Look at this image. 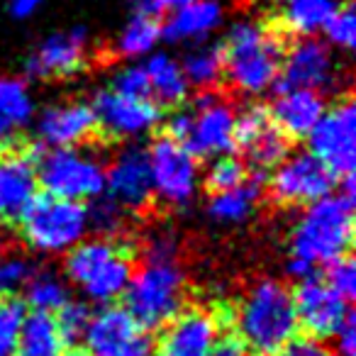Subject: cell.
Here are the masks:
<instances>
[{"label":"cell","mask_w":356,"mask_h":356,"mask_svg":"<svg viewBox=\"0 0 356 356\" xmlns=\"http://www.w3.org/2000/svg\"><path fill=\"white\" fill-rule=\"evenodd\" d=\"M144 259L147 261H176L178 259V237L171 229H156L149 234L144 244Z\"/></svg>","instance_id":"60d3db41"},{"label":"cell","mask_w":356,"mask_h":356,"mask_svg":"<svg viewBox=\"0 0 356 356\" xmlns=\"http://www.w3.org/2000/svg\"><path fill=\"white\" fill-rule=\"evenodd\" d=\"M325 113V95L305 88H276V98L268 108L273 127L288 139L307 137Z\"/></svg>","instance_id":"ffe728a7"},{"label":"cell","mask_w":356,"mask_h":356,"mask_svg":"<svg viewBox=\"0 0 356 356\" xmlns=\"http://www.w3.org/2000/svg\"><path fill=\"white\" fill-rule=\"evenodd\" d=\"M225 79L237 93L259 98L276 88L283 64L281 37L254 20L234 22L225 37Z\"/></svg>","instance_id":"7a4b0ae2"},{"label":"cell","mask_w":356,"mask_h":356,"mask_svg":"<svg viewBox=\"0 0 356 356\" xmlns=\"http://www.w3.org/2000/svg\"><path fill=\"white\" fill-rule=\"evenodd\" d=\"M142 66L147 71L149 98L156 105L176 108V105H184L188 100L191 86L186 81V74L178 59H173L166 51H154L152 56H147Z\"/></svg>","instance_id":"603a6c76"},{"label":"cell","mask_w":356,"mask_h":356,"mask_svg":"<svg viewBox=\"0 0 356 356\" xmlns=\"http://www.w3.org/2000/svg\"><path fill=\"white\" fill-rule=\"evenodd\" d=\"M110 90L127 98H149V81L147 71L142 64H127L122 69L115 71L113 81H110Z\"/></svg>","instance_id":"ab89813d"},{"label":"cell","mask_w":356,"mask_h":356,"mask_svg":"<svg viewBox=\"0 0 356 356\" xmlns=\"http://www.w3.org/2000/svg\"><path fill=\"white\" fill-rule=\"evenodd\" d=\"M339 178L310 152L288 154L271 173V195L286 208H307L334 193Z\"/></svg>","instance_id":"9c48e42d"},{"label":"cell","mask_w":356,"mask_h":356,"mask_svg":"<svg viewBox=\"0 0 356 356\" xmlns=\"http://www.w3.org/2000/svg\"><path fill=\"white\" fill-rule=\"evenodd\" d=\"M105 195L124 213H142L154 198L149 152L139 144H127L105 168Z\"/></svg>","instance_id":"9a60e30c"},{"label":"cell","mask_w":356,"mask_h":356,"mask_svg":"<svg viewBox=\"0 0 356 356\" xmlns=\"http://www.w3.org/2000/svg\"><path fill=\"white\" fill-rule=\"evenodd\" d=\"M64 271L93 302L110 305L120 300L134 273L129 252L115 239H83L66 254Z\"/></svg>","instance_id":"277c9868"},{"label":"cell","mask_w":356,"mask_h":356,"mask_svg":"<svg viewBox=\"0 0 356 356\" xmlns=\"http://www.w3.org/2000/svg\"><path fill=\"white\" fill-rule=\"evenodd\" d=\"M325 37L337 49H354L356 44V15L351 6H339V10L332 15V20L325 25Z\"/></svg>","instance_id":"8d00e7d4"},{"label":"cell","mask_w":356,"mask_h":356,"mask_svg":"<svg viewBox=\"0 0 356 356\" xmlns=\"http://www.w3.org/2000/svg\"><path fill=\"white\" fill-rule=\"evenodd\" d=\"M339 86V69L332 56L330 44L302 37L283 56L276 88H305L317 93H332Z\"/></svg>","instance_id":"5bb4252c"},{"label":"cell","mask_w":356,"mask_h":356,"mask_svg":"<svg viewBox=\"0 0 356 356\" xmlns=\"http://www.w3.org/2000/svg\"><path fill=\"white\" fill-rule=\"evenodd\" d=\"M129 3H137V6H139V10H142V8L147 6V0H129Z\"/></svg>","instance_id":"c3c4849f"},{"label":"cell","mask_w":356,"mask_h":356,"mask_svg":"<svg viewBox=\"0 0 356 356\" xmlns=\"http://www.w3.org/2000/svg\"><path fill=\"white\" fill-rule=\"evenodd\" d=\"M32 264L27 259L17 257V254H8L0 257V298H8L22 288L32 276Z\"/></svg>","instance_id":"f35d334b"},{"label":"cell","mask_w":356,"mask_h":356,"mask_svg":"<svg viewBox=\"0 0 356 356\" xmlns=\"http://www.w3.org/2000/svg\"><path fill=\"white\" fill-rule=\"evenodd\" d=\"M86 356H154V339L124 307H103L93 312L83 334Z\"/></svg>","instance_id":"7c38bea8"},{"label":"cell","mask_w":356,"mask_h":356,"mask_svg":"<svg viewBox=\"0 0 356 356\" xmlns=\"http://www.w3.org/2000/svg\"><path fill=\"white\" fill-rule=\"evenodd\" d=\"M124 310L144 330H161L186 310V273L176 261H144L122 296Z\"/></svg>","instance_id":"5b68a950"},{"label":"cell","mask_w":356,"mask_h":356,"mask_svg":"<svg viewBox=\"0 0 356 356\" xmlns=\"http://www.w3.org/2000/svg\"><path fill=\"white\" fill-rule=\"evenodd\" d=\"M193 0H147V6L142 8V13H149V15H161V13H173L178 8L188 6Z\"/></svg>","instance_id":"ee69618b"},{"label":"cell","mask_w":356,"mask_h":356,"mask_svg":"<svg viewBox=\"0 0 356 356\" xmlns=\"http://www.w3.org/2000/svg\"><path fill=\"white\" fill-rule=\"evenodd\" d=\"M25 298H27V305L35 307V312L56 315L71 300V291L66 278H61L59 273L37 271L25 283Z\"/></svg>","instance_id":"f1b7e54d"},{"label":"cell","mask_w":356,"mask_h":356,"mask_svg":"<svg viewBox=\"0 0 356 356\" xmlns=\"http://www.w3.org/2000/svg\"><path fill=\"white\" fill-rule=\"evenodd\" d=\"M32 161L44 195L83 205L105 195V163L86 149H47Z\"/></svg>","instance_id":"8992f818"},{"label":"cell","mask_w":356,"mask_h":356,"mask_svg":"<svg viewBox=\"0 0 356 356\" xmlns=\"http://www.w3.org/2000/svg\"><path fill=\"white\" fill-rule=\"evenodd\" d=\"M322 281L341 296L346 302H351L356 298V264L351 257H341L337 261L327 264V273Z\"/></svg>","instance_id":"74e56055"},{"label":"cell","mask_w":356,"mask_h":356,"mask_svg":"<svg viewBox=\"0 0 356 356\" xmlns=\"http://www.w3.org/2000/svg\"><path fill=\"white\" fill-rule=\"evenodd\" d=\"M213 356H252V354H249V351L244 349L239 341L227 339V341H220V346L215 349Z\"/></svg>","instance_id":"bcb514c9"},{"label":"cell","mask_w":356,"mask_h":356,"mask_svg":"<svg viewBox=\"0 0 356 356\" xmlns=\"http://www.w3.org/2000/svg\"><path fill=\"white\" fill-rule=\"evenodd\" d=\"M249 178V168L237 156L227 154V156H218L210 161L208 171H205V186L215 193H225V191L239 188Z\"/></svg>","instance_id":"d6a6232c"},{"label":"cell","mask_w":356,"mask_h":356,"mask_svg":"<svg viewBox=\"0 0 356 356\" xmlns=\"http://www.w3.org/2000/svg\"><path fill=\"white\" fill-rule=\"evenodd\" d=\"M66 356H86V354H66Z\"/></svg>","instance_id":"681fc988"},{"label":"cell","mask_w":356,"mask_h":356,"mask_svg":"<svg viewBox=\"0 0 356 356\" xmlns=\"http://www.w3.org/2000/svg\"><path fill=\"white\" fill-rule=\"evenodd\" d=\"M271 127L273 122L271 115H268V108H264L259 103H249L234 115V142H237V147L247 149L249 144L257 142Z\"/></svg>","instance_id":"e575fe53"},{"label":"cell","mask_w":356,"mask_h":356,"mask_svg":"<svg viewBox=\"0 0 356 356\" xmlns=\"http://www.w3.org/2000/svg\"><path fill=\"white\" fill-rule=\"evenodd\" d=\"M20 234L40 254H69L88 234V208L44 193L35 195L20 215Z\"/></svg>","instance_id":"52a82bcc"},{"label":"cell","mask_w":356,"mask_h":356,"mask_svg":"<svg viewBox=\"0 0 356 356\" xmlns=\"http://www.w3.org/2000/svg\"><path fill=\"white\" fill-rule=\"evenodd\" d=\"M90 317H93V312H90V307L83 300H69L56 312L54 322L59 327V334L66 341V346L83 339L86 330L90 325Z\"/></svg>","instance_id":"d590c367"},{"label":"cell","mask_w":356,"mask_h":356,"mask_svg":"<svg viewBox=\"0 0 356 356\" xmlns=\"http://www.w3.org/2000/svg\"><path fill=\"white\" fill-rule=\"evenodd\" d=\"M37 195L35 161L27 154L0 159V225L20 220Z\"/></svg>","instance_id":"44dd1931"},{"label":"cell","mask_w":356,"mask_h":356,"mask_svg":"<svg viewBox=\"0 0 356 356\" xmlns=\"http://www.w3.org/2000/svg\"><path fill=\"white\" fill-rule=\"evenodd\" d=\"M259 200H261V178L254 176L247 178L239 188L215 193L208 205V215L218 225H242L254 215Z\"/></svg>","instance_id":"d4e9b609"},{"label":"cell","mask_w":356,"mask_h":356,"mask_svg":"<svg viewBox=\"0 0 356 356\" xmlns=\"http://www.w3.org/2000/svg\"><path fill=\"white\" fill-rule=\"evenodd\" d=\"M13 134H15V129H13L10 124L6 122V120L0 118V142H6V139H10Z\"/></svg>","instance_id":"7dc6e473"},{"label":"cell","mask_w":356,"mask_h":356,"mask_svg":"<svg viewBox=\"0 0 356 356\" xmlns=\"http://www.w3.org/2000/svg\"><path fill=\"white\" fill-rule=\"evenodd\" d=\"M293 293L276 278H261L242 296L234 312L239 344L252 356H276L298 334Z\"/></svg>","instance_id":"6da1fadb"},{"label":"cell","mask_w":356,"mask_h":356,"mask_svg":"<svg viewBox=\"0 0 356 356\" xmlns=\"http://www.w3.org/2000/svg\"><path fill=\"white\" fill-rule=\"evenodd\" d=\"M0 118L13 129L27 127L35 118V100L27 83L17 79H0Z\"/></svg>","instance_id":"f546056e"},{"label":"cell","mask_w":356,"mask_h":356,"mask_svg":"<svg viewBox=\"0 0 356 356\" xmlns=\"http://www.w3.org/2000/svg\"><path fill=\"white\" fill-rule=\"evenodd\" d=\"M354 200L337 191L307 205L291 232V259H300L307 266L317 268L349 257L356 222Z\"/></svg>","instance_id":"3957f363"},{"label":"cell","mask_w":356,"mask_h":356,"mask_svg":"<svg viewBox=\"0 0 356 356\" xmlns=\"http://www.w3.org/2000/svg\"><path fill=\"white\" fill-rule=\"evenodd\" d=\"M244 152H247L249 163H252L259 176V173H264V171H273V168L291 154V147H288V137H283L276 127H271V129H266L257 142L249 144Z\"/></svg>","instance_id":"4dcf8cb0"},{"label":"cell","mask_w":356,"mask_h":356,"mask_svg":"<svg viewBox=\"0 0 356 356\" xmlns=\"http://www.w3.org/2000/svg\"><path fill=\"white\" fill-rule=\"evenodd\" d=\"M88 208V229H93L98 237L103 239H115L124 232L127 227V215L118 203L108 198V195H100L95 198Z\"/></svg>","instance_id":"1f68e13d"},{"label":"cell","mask_w":356,"mask_h":356,"mask_svg":"<svg viewBox=\"0 0 356 356\" xmlns=\"http://www.w3.org/2000/svg\"><path fill=\"white\" fill-rule=\"evenodd\" d=\"M147 152L154 195L163 205H171L176 210L188 208L200 188L198 159L168 137L156 139Z\"/></svg>","instance_id":"ba28073f"},{"label":"cell","mask_w":356,"mask_h":356,"mask_svg":"<svg viewBox=\"0 0 356 356\" xmlns=\"http://www.w3.org/2000/svg\"><path fill=\"white\" fill-rule=\"evenodd\" d=\"M88 64V32L83 27L56 32L42 40L27 59L32 79H69Z\"/></svg>","instance_id":"ac0fdd59"},{"label":"cell","mask_w":356,"mask_h":356,"mask_svg":"<svg viewBox=\"0 0 356 356\" xmlns=\"http://www.w3.org/2000/svg\"><path fill=\"white\" fill-rule=\"evenodd\" d=\"M337 10H339L337 0H283L281 25L300 40L315 37L317 32L325 30Z\"/></svg>","instance_id":"484cf974"},{"label":"cell","mask_w":356,"mask_h":356,"mask_svg":"<svg viewBox=\"0 0 356 356\" xmlns=\"http://www.w3.org/2000/svg\"><path fill=\"white\" fill-rule=\"evenodd\" d=\"M222 6L218 0H193L178 8L161 25V40L171 44H200L222 25Z\"/></svg>","instance_id":"7402d4cb"},{"label":"cell","mask_w":356,"mask_h":356,"mask_svg":"<svg viewBox=\"0 0 356 356\" xmlns=\"http://www.w3.org/2000/svg\"><path fill=\"white\" fill-rule=\"evenodd\" d=\"M42 3H44V0H10V13L17 20H27V17H32L40 10Z\"/></svg>","instance_id":"f6af8a7d"},{"label":"cell","mask_w":356,"mask_h":356,"mask_svg":"<svg viewBox=\"0 0 356 356\" xmlns=\"http://www.w3.org/2000/svg\"><path fill=\"white\" fill-rule=\"evenodd\" d=\"M188 134L181 142L195 159L227 156L237 149L234 142V115L237 110L220 98L215 90H200L193 100Z\"/></svg>","instance_id":"30bf717a"},{"label":"cell","mask_w":356,"mask_h":356,"mask_svg":"<svg viewBox=\"0 0 356 356\" xmlns=\"http://www.w3.org/2000/svg\"><path fill=\"white\" fill-rule=\"evenodd\" d=\"M191 88L213 90L225 79V59L220 44H195L181 61Z\"/></svg>","instance_id":"83f0119b"},{"label":"cell","mask_w":356,"mask_h":356,"mask_svg":"<svg viewBox=\"0 0 356 356\" xmlns=\"http://www.w3.org/2000/svg\"><path fill=\"white\" fill-rule=\"evenodd\" d=\"M222 341L220 317L203 307L181 310L161 332L154 356H213Z\"/></svg>","instance_id":"2e32d148"},{"label":"cell","mask_w":356,"mask_h":356,"mask_svg":"<svg viewBox=\"0 0 356 356\" xmlns=\"http://www.w3.org/2000/svg\"><path fill=\"white\" fill-rule=\"evenodd\" d=\"M337 354L339 356H356V325L354 315H349L344 320V325L337 330Z\"/></svg>","instance_id":"7bdbcfd3"},{"label":"cell","mask_w":356,"mask_h":356,"mask_svg":"<svg viewBox=\"0 0 356 356\" xmlns=\"http://www.w3.org/2000/svg\"><path fill=\"white\" fill-rule=\"evenodd\" d=\"M159 42H161V22H159V17L139 10L115 40V54L129 61L147 59V56L154 54Z\"/></svg>","instance_id":"4316f807"},{"label":"cell","mask_w":356,"mask_h":356,"mask_svg":"<svg viewBox=\"0 0 356 356\" xmlns=\"http://www.w3.org/2000/svg\"><path fill=\"white\" fill-rule=\"evenodd\" d=\"M95 127H100L110 139L132 142L149 134L161 122V108L152 98H127L115 90H100L90 103Z\"/></svg>","instance_id":"4fadbf2b"},{"label":"cell","mask_w":356,"mask_h":356,"mask_svg":"<svg viewBox=\"0 0 356 356\" xmlns=\"http://www.w3.org/2000/svg\"><path fill=\"white\" fill-rule=\"evenodd\" d=\"M93 132V110L83 100L49 105L37 118V139L47 149H76Z\"/></svg>","instance_id":"d6986e66"},{"label":"cell","mask_w":356,"mask_h":356,"mask_svg":"<svg viewBox=\"0 0 356 356\" xmlns=\"http://www.w3.org/2000/svg\"><path fill=\"white\" fill-rule=\"evenodd\" d=\"M17 356H66V341L61 339L54 315L49 312L25 315L17 337Z\"/></svg>","instance_id":"cb8c5ba5"},{"label":"cell","mask_w":356,"mask_h":356,"mask_svg":"<svg viewBox=\"0 0 356 356\" xmlns=\"http://www.w3.org/2000/svg\"><path fill=\"white\" fill-rule=\"evenodd\" d=\"M25 315V300L13 296L0 298V356H17V337Z\"/></svg>","instance_id":"836d02e7"},{"label":"cell","mask_w":356,"mask_h":356,"mask_svg":"<svg viewBox=\"0 0 356 356\" xmlns=\"http://www.w3.org/2000/svg\"><path fill=\"white\" fill-rule=\"evenodd\" d=\"M276 356H332L327 344L317 337L310 334H296Z\"/></svg>","instance_id":"b9f144b4"},{"label":"cell","mask_w":356,"mask_h":356,"mask_svg":"<svg viewBox=\"0 0 356 356\" xmlns=\"http://www.w3.org/2000/svg\"><path fill=\"white\" fill-rule=\"evenodd\" d=\"M293 293V305H296L298 325H302L310 337L317 339H330L337 334L344 320L351 315L349 302L337 296L322 278L310 276L305 281H298Z\"/></svg>","instance_id":"e0dca14e"},{"label":"cell","mask_w":356,"mask_h":356,"mask_svg":"<svg viewBox=\"0 0 356 356\" xmlns=\"http://www.w3.org/2000/svg\"><path fill=\"white\" fill-rule=\"evenodd\" d=\"M310 154L320 159L337 178L354 176L356 163V108L351 100H339L327 108L322 120L307 134Z\"/></svg>","instance_id":"8fae6325"}]
</instances>
